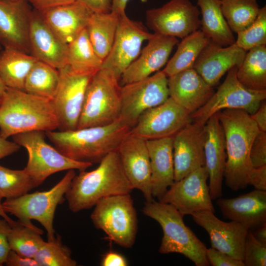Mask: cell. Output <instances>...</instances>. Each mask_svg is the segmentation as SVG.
Returning a JSON list of instances; mask_svg holds the SVG:
<instances>
[{"mask_svg":"<svg viewBox=\"0 0 266 266\" xmlns=\"http://www.w3.org/2000/svg\"><path fill=\"white\" fill-rule=\"evenodd\" d=\"M138 57L122 73L121 85L144 79L156 72L167 62L178 43L177 38L154 33Z\"/></svg>","mask_w":266,"mask_h":266,"instance_id":"603a6c76","label":"cell"},{"mask_svg":"<svg viewBox=\"0 0 266 266\" xmlns=\"http://www.w3.org/2000/svg\"><path fill=\"white\" fill-rule=\"evenodd\" d=\"M40 13L49 27L68 44L86 28L93 12L83 4L75 1Z\"/></svg>","mask_w":266,"mask_h":266,"instance_id":"4316f807","label":"cell"},{"mask_svg":"<svg viewBox=\"0 0 266 266\" xmlns=\"http://www.w3.org/2000/svg\"><path fill=\"white\" fill-rule=\"evenodd\" d=\"M34 259L38 266H75L77 262L71 257L70 249L62 242L57 235L52 240L45 241Z\"/></svg>","mask_w":266,"mask_h":266,"instance_id":"f35d334b","label":"cell"},{"mask_svg":"<svg viewBox=\"0 0 266 266\" xmlns=\"http://www.w3.org/2000/svg\"><path fill=\"white\" fill-rule=\"evenodd\" d=\"M205 166L208 173L209 190L212 200L222 196V182L227 155L225 136L217 114L212 116L204 127Z\"/></svg>","mask_w":266,"mask_h":266,"instance_id":"44dd1931","label":"cell"},{"mask_svg":"<svg viewBox=\"0 0 266 266\" xmlns=\"http://www.w3.org/2000/svg\"><path fill=\"white\" fill-rule=\"evenodd\" d=\"M117 151L126 175L133 189L141 192L146 202L154 200L146 140L129 133L122 140Z\"/></svg>","mask_w":266,"mask_h":266,"instance_id":"e0dca14e","label":"cell"},{"mask_svg":"<svg viewBox=\"0 0 266 266\" xmlns=\"http://www.w3.org/2000/svg\"><path fill=\"white\" fill-rule=\"evenodd\" d=\"M252 233L258 241L266 245V223L256 229Z\"/></svg>","mask_w":266,"mask_h":266,"instance_id":"db71d44e","label":"cell"},{"mask_svg":"<svg viewBox=\"0 0 266 266\" xmlns=\"http://www.w3.org/2000/svg\"><path fill=\"white\" fill-rule=\"evenodd\" d=\"M250 158L253 167L266 165V132L259 130L252 142Z\"/></svg>","mask_w":266,"mask_h":266,"instance_id":"b9f144b4","label":"cell"},{"mask_svg":"<svg viewBox=\"0 0 266 266\" xmlns=\"http://www.w3.org/2000/svg\"><path fill=\"white\" fill-rule=\"evenodd\" d=\"M120 80L110 71L101 68L88 85L77 129L106 126L120 117Z\"/></svg>","mask_w":266,"mask_h":266,"instance_id":"52a82bcc","label":"cell"},{"mask_svg":"<svg viewBox=\"0 0 266 266\" xmlns=\"http://www.w3.org/2000/svg\"><path fill=\"white\" fill-rule=\"evenodd\" d=\"M236 76L246 88L254 91H266V45L254 47L246 53L237 67Z\"/></svg>","mask_w":266,"mask_h":266,"instance_id":"836d02e7","label":"cell"},{"mask_svg":"<svg viewBox=\"0 0 266 266\" xmlns=\"http://www.w3.org/2000/svg\"><path fill=\"white\" fill-rule=\"evenodd\" d=\"M2 47L0 44V51H1L2 49Z\"/></svg>","mask_w":266,"mask_h":266,"instance_id":"6f0895ef","label":"cell"},{"mask_svg":"<svg viewBox=\"0 0 266 266\" xmlns=\"http://www.w3.org/2000/svg\"><path fill=\"white\" fill-rule=\"evenodd\" d=\"M100 265L101 266H127L128 263L125 257L121 254L109 251L102 258Z\"/></svg>","mask_w":266,"mask_h":266,"instance_id":"c3c4849f","label":"cell"},{"mask_svg":"<svg viewBox=\"0 0 266 266\" xmlns=\"http://www.w3.org/2000/svg\"><path fill=\"white\" fill-rule=\"evenodd\" d=\"M36 61L30 54L2 48L0 51V76L5 86L24 91L27 76Z\"/></svg>","mask_w":266,"mask_h":266,"instance_id":"f546056e","label":"cell"},{"mask_svg":"<svg viewBox=\"0 0 266 266\" xmlns=\"http://www.w3.org/2000/svg\"><path fill=\"white\" fill-rule=\"evenodd\" d=\"M153 35L141 22L130 19L126 13L120 15L113 44L101 68L110 71L120 80L123 72L139 56L143 42Z\"/></svg>","mask_w":266,"mask_h":266,"instance_id":"4fadbf2b","label":"cell"},{"mask_svg":"<svg viewBox=\"0 0 266 266\" xmlns=\"http://www.w3.org/2000/svg\"><path fill=\"white\" fill-rule=\"evenodd\" d=\"M119 16L111 11L93 12L86 27L90 42L97 54L103 61L113 44Z\"/></svg>","mask_w":266,"mask_h":266,"instance_id":"4dcf8cb0","label":"cell"},{"mask_svg":"<svg viewBox=\"0 0 266 266\" xmlns=\"http://www.w3.org/2000/svg\"><path fill=\"white\" fill-rule=\"evenodd\" d=\"M120 118L131 128L146 110L169 98L168 77L161 71L144 79L121 86Z\"/></svg>","mask_w":266,"mask_h":266,"instance_id":"8fae6325","label":"cell"},{"mask_svg":"<svg viewBox=\"0 0 266 266\" xmlns=\"http://www.w3.org/2000/svg\"><path fill=\"white\" fill-rule=\"evenodd\" d=\"M168 87L169 98L191 114L203 106L215 92L194 68L168 77Z\"/></svg>","mask_w":266,"mask_h":266,"instance_id":"d4e9b609","label":"cell"},{"mask_svg":"<svg viewBox=\"0 0 266 266\" xmlns=\"http://www.w3.org/2000/svg\"><path fill=\"white\" fill-rule=\"evenodd\" d=\"M246 52L235 43L224 47L210 40L196 61L193 68L209 86L213 87L230 69L240 65Z\"/></svg>","mask_w":266,"mask_h":266,"instance_id":"cb8c5ba5","label":"cell"},{"mask_svg":"<svg viewBox=\"0 0 266 266\" xmlns=\"http://www.w3.org/2000/svg\"><path fill=\"white\" fill-rule=\"evenodd\" d=\"M214 213L203 210L195 212L191 215L194 222L208 233L212 248L242 261L249 227L233 221L224 222Z\"/></svg>","mask_w":266,"mask_h":266,"instance_id":"ac0fdd59","label":"cell"},{"mask_svg":"<svg viewBox=\"0 0 266 266\" xmlns=\"http://www.w3.org/2000/svg\"><path fill=\"white\" fill-rule=\"evenodd\" d=\"M206 256L209 265L212 266H245L242 260L213 248L206 249Z\"/></svg>","mask_w":266,"mask_h":266,"instance_id":"7bdbcfd3","label":"cell"},{"mask_svg":"<svg viewBox=\"0 0 266 266\" xmlns=\"http://www.w3.org/2000/svg\"><path fill=\"white\" fill-rule=\"evenodd\" d=\"M248 185L257 190L266 191V165L252 168L249 175Z\"/></svg>","mask_w":266,"mask_h":266,"instance_id":"f6af8a7d","label":"cell"},{"mask_svg":"<svg viewBox=\"0 0 266 266\" xmlns=\"http://www.w3.org/2000/svg\"><path fill=\"white\" fill-rule=\"evenodd\" d=\"M253 120L256 123L259 130L266 132V103L263 101L256 111L250 115Z\"/></svg>","mask_w":266,"mask_h":266,"instance_id":"f907efd6","label":"cell"},{"mask_svg":"<svg viewBox=\"0 0 266 266\" xmlns=\"http://www.w3.org/2000/svg\"><path fill=\"white\" fill-rule=\"evenodd\" d=\"M59 83L52 100L59 121V131L77 128L86 91L94 74L78 73L68 65L58 69Z\"/></svg>","mask_w":266,"mask_h":266,"instance_id":"7c38bea8","label":"cell"},{"mask_svg":"<svg viewBox=\"0 0 266 266\" xmlns=\"http://www.w3.org/2000/svg\"><path fill=\"white\" fill-rule=\"evenodd\" d=\"M34 9L42 12L58 5L73 2L76 0H28Z\"/></svg>","mask_w":266,"mask_h":266,"instance_id":"681fc988","label":"cell"},{"mask_svg":"<svg viewBox=\"0 0 266 266\" xmlns=\"http://www.w3.org/2000/svg\"><path fill=\"white\" fill-rule=\"evenodd\" d=\"M242 261L245 266L266 265V245L258 241L250 230L245 239Z\"/></svg>","mask_w":266,"mask_h":266,"instance_id":"60d3db41","label":"cell"},{"mask_svg":"<svg viewBox=\"0 0 266 266\" xmlns=\"http://www.w3.org/2000/svg\"><path fill=\"white\" fill-rule=\"evenodd\" d=\"M11 226L8 237L10 249L21 255L34 258L45 241L41 236L43 231L31 228L18 221Z\"/></svg>","mask_w":266,"mask_h":266,"instance_id":"8d00e7d4","label":"cell"},{"mask_svg":"<svg viewBox=\"0 0 266 266\" xmlns=\"http://www.w3.org/2000/svg\"><path fill=\"white\" fill-rule=\"evenodd\" d=\"M103 60L96 52L85 29L67 44L66 65L75 72L94 74Z\"/></svg>","mask_w":266,"mask_h":266,"instance_id":"1f68e13d","label":"cell"},{"mask_svg":"<svg viewBox=\"0 0 266 266\" xmlns=\"http://www.w3.org/2000/svg\"><path fill=\"white\" fill-rule=\"evenodd\" d=\"M93 12L108 13L111 11L112 0H76Z\"/></svg>","mask_w":266,"mask_h":266,"instance_id":"7dc6e473","label":"cell"},{"mask_svg":"<svg viewBox=\"0 0 266 266\" xmlns=\"http://www.w3.org/2000/svg\"><path fill=\"white\" fill-rule=\"evenodd\" d=\"M209 40L199 30L184 37L162 71L169 77L183 70L193 68L196 61Z\"/></svg>","mask_w":266,"mask_h":266,"instance_id":"d6a6232c","label":"cell"},{"mask_svg":"<svg viewBox=\"0 0 266 266\" xmlns=\"http://www.w3.org/2000/svg\"><path fill=\"white\" fill-rule=\"evenodd\" d=\"M44 132L34 131L12 136L13 141L24 147L28 160L24 168L35 187L41 185L50 175L59 171L77 169L85 170L93 164L72 160L60 153L45 140Z\"/></svg>","mask_w":266,"mask_h":266,"instance_id":"9c48e42d","label":"cell"},{"mask_svg":"<svg viewBox=\"0 0 266 266\" xmlns=\"http://www.w3.org/2000/svg\"><path fill=\"white\" fill-rule=\"evenodd\" d=\"M11 227L9 222L3 218H0V266L4 264L10 250L8 237Z\"/></svg>","mask_w":266,"mask_h":266,"instance_id":"ee69618b","label":"cell"},{"mask_svg":"<svg viewBox=\"0 0 266 266\" xmlns=\"http://www.w3.org/2000/svg\"><path fill=\"white\" fill-rule=\"evenodd\" d=\"M0 216L6 219L8 222H9L11 226L14 225L16 222V221H15L11 219L7 215V213L4 211L2 206L1 200H0Z\"/></svg>","mask_w":266,"mask_h":266,"instance_id":"11a10c76","label":"cell"},{"mask_svg":"<svg viewBox=\"0 0 266 266\" xmlns=\"http://www.w3.org/2000/svg\"><path fill=\"white\" fill-rule=\"evenodd\" d=\"M6 88L7 87L5 86L0 76V97L2 96V95L6 90Z\"/></svg>","mask_w":266,"mask_h":266,"instance_id":"9f6ffc18","label":"cell"},{"mask_svg":"<svg viewBox=\"0 0 266 266\" xmlns=\"http://www.w3.org/2000/svg\"><path fill=\"white\" fill-rule=\"evenodd\" d=\"M30 54L59 69L66 65L67 44L49 27L40 12L33 8L29 31Z\"/></svg>","mask_w":266,"mask_h":266,"instance_id":"7402d4cb","label":"cell"},{"mask_svg":"<svg viewBox=\"0 0 266 266\" xmlns=\"http://www.w3.org/2000/svg\"><path fill=\"white\" fill-rule=\"evenodd\" d=\"M220 3L230 28L237 33L252 25L260 9L257 0H220Z\"/></svg>","mask_w":266,"mask_h":266,"instance_id":"d590c367","label":"cell"},{"mask_svg":"<svg viewBox=\"0 0 266 266\" xmlns=\"http://www.w3.org/2000/svg\"><path fill=\"white\" fill-rule=\"evenodd\" d=\"M131 128L120 118L110 124L73 130L48 131L45 135L62 154L72 160L99 163L116 150Z\"/></svg>","mask_w":266,"mask_h":266,"instance_id":"3957f363","label":"cell"},{"mask_svg":"<svg viewBox=\"0 0 266 266\" xmlns=\"http://www.w3.org/2000/svg\"><path fill=\"white\" fill-rule=\"evenodd\" d=\"M203 127L193 121L172 137L174 181L205 166Z\"/></svg>","mask_w":266,"mask_h":266,"instance_id":"ffe728a7","label":"cell"},{"mask_svg":"<svg viewBox=\"0 0 266 266\" xmlns=\"http://www.w3.org/2000/svg\"><path fill=\"white\" fill-rule=\"evenodd\" d=\"M146 216L161 226L163 236L159 252L182 254L196 266H208L206 247L184 222L183 216L169 204L155 201L146 202L142 209Z\"/></svg>","mask_w":266,"mask_h":266,"instance_id":"5b68a950","label":"cell"},{"mask_svg":"<svg viewBox=\"0 0 266 266\" xmlns=\"http://www.w3.org/2000/svg\"><path fill=\"white\" fill-rule=\"evenodd\" d=\"M201 15V31L213 43L227 46L235 42L222 13L220 0H197Z\"/></svg>","mask_w":266,"mask_h":266,"instance_id":"f1b7e54d","label":"cell"},{"mask_svg":"<svg viewBox=\"0 0 266 266\" xmlns=\"http://www.w3.org/2000/svg\"><path fill=\"white\" fill-rule=\"evenodd\" d=\"M130 0H112L111 12L121 15L126 13L127 3Z\"/></svg>","mask_w":266,"mask_h":266,"instance_id":"f5cc1de1","label":"cell"},{"mask_svg":"<svg viewBox=\"0 0 266 266\" xmlns=\"http://www.w3.org/2000/svg\"><path fill=\"white\" fill-rule=\"evenodd\" d=\"M237 66L228 71L227 76L208 100L191 114L193 121L204 126L213 115L227 109H237L254 113L266 98V91H259L244 87L236 76Z\"/></svg>","mask_w":266,"mask_h":266,"instance_id":"30bf717a","label":"cell"},{"mask_svg":"<svg viewBox=\"0 0 266 266\" xmlns=\"http://www.w3.org/2000/svg\"><path fill=\"white\" fill-rule=\"evenodd\" d=\"M205 166L174 181L159 201L175 207L183 216L203 210L215 212L207 180Z\"/></svg>","mask_w":266,"mask_h":266,"instance_id":"2e32d148","label":"cell"},{"mask_svg":"<svg viewBox=\"0 0 266 266\" xmlns=\"http://www.w3.org/2000/svg\"><path fill=\"white\" fill-rule=\"evenodd\" d=\"M133 189L116 150L106 155L95 169L75 174L65 197L69 210L76 213L91 209L102 198L131 194Z\"/></svg>","mask_w":266,"mask_h":266,"instance_id":"6da1fadb","label":"cell"},{"mask_svg":"<svg viewBox=\"0 0 266 266\" xmlns=\"http://www.w3.org/2000/svg\"><path fill=\"white\" fill-rule=\"evenodd\" d=\"M33 9L28 0H0V44L30 54L29 31Z\"/></svg>","mask_w":266,"mask_h":266,"instance_id":"d6986e66","label":"cell"},{"mask_svg":"<svg viewBox=\"0 0 266 266\" xmlns=\"http://www.w3.org/2000/svg\"><path fill=\"white\" fill-rule=\"evenodd\" d=\"M90 218L96 228L104 232L106 239L126 248L133 245L138 220L130 194L100 199L94 206Z\"/></svg>","mask_w":266,"mask_h":266,"instance_id":"ba28073f","label":"cell"},{"mask_svg":"<svg viewBox=\"0 0 266 266\" xmlns=\"http://www.w3.org/2000/svg\"><path fill=\"white\" fill-rule=\"evenodd\" d=\"M200 14L190 0H170L160 7L148 9L146 18L155 33L183 38L198 30Z\"/></svg>","mask_w":266,"mask_h":266,"instance_id":"5bb4252c","label":"cell"},{"mask_svg":"<svg viewBox=\"0 0 266 266\" xmlns=\"http://www.w3.org/2000/svg\"><path fill=\"white\" fill-rule=\"evenodd\" d=\"M235 44L247 51L261 45H266V6L260 8L255 21L246 30L237 33Z\"/></svg>","mask_w":266,"mask_h":266,"instance_id":"ab89813d","label":"cell"},{"mask_svg":"<svg viewBox=\"0 0 266 266\" xmlns=\"http://www.w3.org/2000/svg\"><path fill=\"white\" fill-rule=\"evenodd\" d=\"M59 79L57 68L37 60L27 76L24 91L52 100L58 90Z\"/></svg>","mask_w":266,"mask_h":266,"instance_id":"e575fe53","label":"cell"},{"mask_svg":"<svg viewBox=\"0 0 266 266\" xmlns=\"http://www.w3.org/2000/svg\"><path fill=\"white\" fill-rule=\"evenodd\" d=\"M191 114L169 98L164 103L144 111L130 133L146 140L173 137L193 121Z\"/></svg>","mask_w":266,"mask_h":266,"instance_id":"9a60e30c","label":"cell"},{"mask_svg":"<svg viewBox=\"0 0 266 266\" xmlns=\"http://www.w3.org/2000/svg\"><path fill=\"white\" fill-rule=\"evenodd\" d=\"M4 264L7 266H38L34 258L21 255L11 249L7 255Z\"/></svg>","mask_w":266,"mask_h":266,"instance_id":"bcb514c9","label":"cell"},{"mask_svg":"<svg viewBox=\"0 0 266 266\" xmlns=\"http://www.w3.org/2000/svg\"><path fill=\"white\" fill-rule=\"evenodd\" d=\"M75 172L68 170L64 176L48 190L27 193L17 198L5 200L1 202L6 213L15 216L23 225L41 230L32 220L38 222L45 229L48 240L55 237L54 220L57 206L63 203Z\"/></svg>","mask_w":266,"mask_h":266,"instance_id":"8992f818","label":"cell"},{"mask_svg":"<svg viewBox=\"0 0 266 266\" xmlns=\"http://www.w3.org/2000/svg\"><path fill=\"white\" fill-rule=\"evenodd\" d=\"M216 204L224 217L256 229L266 223V191L255 189L231 199L219 198Z\"/></svg>","mask_w":266,"mask_h":266,"instance_id":"484cf974","label":"cell"},{"mask_svg":"<svg viewBox=\"0 0 266 266\" xmlns=\"http://www.w3.org/2000/svg\"><path fill=\"white\" fill-rule=\"evenodd\" d=\"M217 114L225 140V183L233 191L245 189L248 185L249 175L253 168L250 149L259 130L251 115L244 110L227 109Z\"/></svg>","mask_w":266,"mask_h":266,"instance_id":"7a4b0ae2","label":"cell"},{"mask_svg":"<svg viewBox=\"0 0 266 266\" xmlns=\"http://www.w3.org/2000/svg\"><path fill=\"white\" fill-rule=\"evenodd\" d=\"M151 169L153 197L160 200L173 184L172 137L146 140Z\"/></svg>","mask_w":266,"mask_h":266,"instance_id":"83f0119b","label":"cell"},{"mask_svg":"<svg viewBox=\"0 0 266 266\" xmlns=\"http://www.w3.org/2000/svg\"><path fill=\"white\" fill-rule=\"evenodd\" d=\"M35 187L25 168L11 169L0 165V200L18 198Z\"/></svg>","mask_w":266,"mask_h":266,"instance_id":"74e56055","label":"cell"},{"mask_svg":"<svg viewBox=\"0 0 266 266\" xmlns=\"http://www.w3.org/2000/svg\"><path fill=\"white\" fill-rule=\"evenodd\" d=\"M20 148L15 142L8 141L0 136V159L16 152Z\"/></svg>","mask_w":266,"mask_h":266,"instance_id":"816d5d0a","label":"cell"},{"mask_svg":"<svg viewBox=\"0 0 266 266\" xmlns=\"http://www.w3.org/2000/svg\"><path fill=\"white\" fill-rule=\"evenodd\" d=\"M51 100L7 87L0 97V136L6 138L34 131L58 129Z\"/></svg>","mask_w":266,"mask_h":266,"instance_id":"277c9868","label":"cell"}]
</instances>
